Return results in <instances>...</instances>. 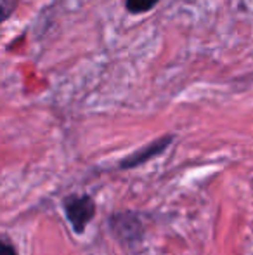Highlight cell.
I'll return each instance as SVG.
<instances>
[{"instance_id":"1","label":"cell","mask_w":253,"mask_h":255,"mask_svg":"<svg viewBox=\"0 0 253 255\" xmlns=\"http://www.w3.org/2000/svg\"><path fill=\"white\" fill-rule=\"evenodd\" d=\"M64 212L66 217L70 221V224L73 226L75 233H84L87 224L92 221L95 214V203L90 196L87 195H71L68 198H64Z\"/></svg>"},{"instance_id":"2","label":"cell","mask_w":253,"mask_h":255,"mask_svg":"<svg viewBox=\"0 0 253 255\" xmlns=\"http://www.w3.org/2000/svg\"><path fill=\"white\" fill-rule=\"evenodd\" d=\"M172 141H173V135H163V137H160V139H156V141L146 144L144 148H141L139 151L132 153L130 156L125 158V160H122L120 167H122V168H132V167H137V165L146 163L148 160H151V158L158 156L160 153L165 151Z\"/></svg>"},{"instance_id":"3","label":"cell","mask_w":253,"mask_h":255,"mask_svg":"<svg viewBox=\"0 0 253 255\" xmlns=\"http://www.w3.org/2000/svg\"><path fill=\"white\" fill-rule=\"evenodd\" d=\"M109 226L113 228V233L122 240L123 243L137 242L141 236V222L137 217L130 214H116L111 217Z\"/></svg>"},{"instance_id":"4","label":"cell","mask_w":253,"mask_h":255,"mask_svg":"<svg viewBox=\"0 0 253 255\" xmlns=\"http://www.w3.org/2000/svg\"><path fill=\"white\" fill-rule=\"evenodd\" d=\"M158 3V0H125L127 10L130 14H144L151 10Z\"/></svg>"},{"instance_id":"5","label":"cell","mask_w":253,"mask_h":255,"mask_svg":"<svg viewBox=\"0 0 253 255\" xmlns=\"http://www.w3.org/2000/svg\"><path fill=\"white\" fill-rule=\"evenodd\" d=\"M0 255H17L16 249H14V247L10 245V243L7 242L5 238L2 240V247H0Z\"/></svg>"}]
</instances>
